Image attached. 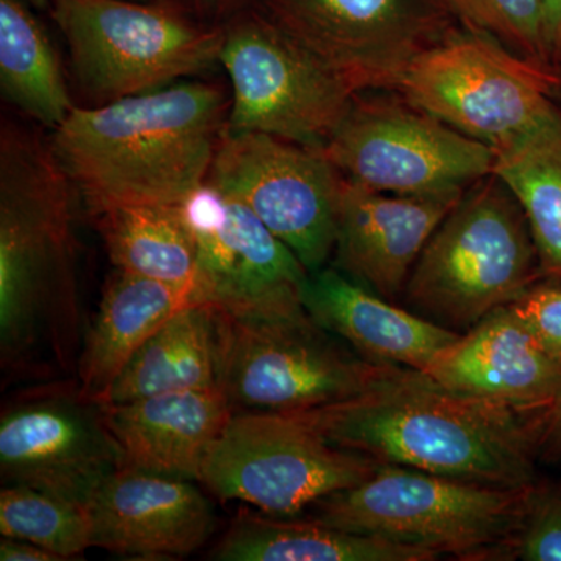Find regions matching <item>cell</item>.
<instances>
[{
    "mask_svg": "<svg viewBox=\"0 0 561 561\" xmlns=\"http://www.w3.org/2000/svg\"><path fill=\"white\" fill-rule=\"evenodd\" d=\"M219 62L231 83L232 131L323 150L359 94L264 14L225 28Z\"/></svg>",
    "mask_w": 561,
    "mask_h": 561,
    "instance_id": "11",
    "label": "cell"
},
{
    "mask_svg": "<svg viewBox=\"0 0 561 561\" xmlns=\"http://www.w3.org/2000/svg\"><path fill=\"white\" fill-rule=\"evenodd\" d=\"M124 467L201 481L206 454L234 409L220 387L102 404Z\"/></svg>",
    "mask_w": 561,
    "mask_h": 561,
    "instance_id": "20",
    "label": "cell"
},
{
    "mask_svg": "<svg viewBox=\"0 0 561 561\" xmlns=\"http://www.w3.org/2000/svg\"><path fill=\"white\" fill-rule=\"evenodd\" d=\"M25 2L38 10H49L50 7V0H25Z\"/></svg>",
    "mask_w": 561,
    "mask_h": 561,
    "instance_id": "35",
    "label": "cell"
},
{
    "mask_svg": "<svg viewBox=\"0 0 561 561\" xmlns=\"http://www.w3.org/2000/svg\"><path fill=\"white\" fill-rule=\"evenodd\" d=\"M323 153L345 179L405 197H453L493 173L496 154L397 91H362Z\"/></svg>",
    "mask_w": 561,
    "mask_h": 561,
    "instance_id": "9",
    "label": "cell"
},
{
    "mask_svg": "<svg viewBox=\"0 0 561 561\" xmlns=\"http://www.w3.org/2000/svg\"><path fill=\"white\" fill-rule=\"evenodd\" d=\"M545 10L546 36L557 65H561V0H541Z\"/></svg>",
    "mask_w": 561,
    "mask_h": 561,
    "instance_id": "33",
    "label": "cell"
},
{
    "mask_svg": "<svg viewBox=\"0 0 561 561\" xmlns=\"http://www.w3.org/2000/svg\"><path fill=\"white\" fill-rule=\"evenodd\" d=\"M72 181L50 144L3 127L0 140V339L3 356L32 342L70 286ZM70 290V289H69ZM69 298V297H68Z\"/></svg>",
    "mask_w": 561,
    "mask_h": 561,
    "instance_id": "5",
    "label": "cell"
},
{
    "mask_svg": "<svg viewBox=\"0 0 561 561\" xmlns=\"http://www.w3.org/2000/svg\"><path fill=\"white\" fill-rule=\"evenodd\" d=\"M0 534L35 542L65 560L92 548L87 505L25 485L0 491Z\"/></svg>",
    "mask_w": 561,
    "mask_h": 561,
    "instance_id": "27",
    "label": "cell"
},
{
    "mask_svg": "<svg viewBox=\"0 0 561 561\" xmlns=\"http://www.w3.org/2000/svg\"><path fill=\"white\" fill-rule=\"evenodd\" d=\"M540 278L522 203L491 173L461 195L431 236L402 301L423 319L463 334Z\"/></svg>",
    "mask_w": 561,
    "mask_h": 561,
    "instance_id": "4",
    "label": "cell"
},
{
    "mask_svg": "<svg viewBox=\"0 0 561 561\" xmlns=\"http://www.w3.org/2000/svg\"><path fill=\"white\" fill-rule=\"evenodd\" d=\"M81 90L102 105L198 76L219 62L224 31L172 7L135 0H50Z\"/></svg>",
    "mask_w": 561,
    "mask_h": 561,
    "instance_id": "6",
    "label": "cell"
},
{
    "mask_svg": "<svg viewBox=\"0 0 561 561\" xmlns=\"http://www.w3.org/2000/svg\"><path fill=\"white\" fill-rule=\"evenodd\" d=\"M460 197L386 194L343 176L335 268L386 300H402L421 251Z\"/></svg>",
    "mask_w": 561,
    "mask_h": 561,
    "instance_id": "17",
    "label": "cell"
},
{
    "mask_svg": "<svg viewBox=\"0 0 561 561\" xmlns=\"http://www.w3.org/2000/svg\"><path fill=\"white\" fill-rule=\"evenodd\" d=\"M540 457L549 461H561V393L546 420Z\"/></svg>",
    "mask_w": 561,
    "mask_h": 561,
    "instance_id": "32",
    "label": "cell"
},
{
    "mask_svg": "<svg viewBox=\"0 0 561 561\" xmlns=\"http://www.w3.org/2000/svg\"><path fill=\"white\" fill-rule=\"evenodd\" d=\"M515 559L561 561V483L540 481L530 486L515 546Z\"/></svg>",
    "mask_w": 561,
    "mask_h": 561,
    "instance_id": "29",
    "label": "cell"
},
{
    "mask_svg": "<svg viewBox=\"0 0 561 561\" xmlns=\"http://www.w3.org/2000/svg\"><path fill=\"white\" fill-rule=\"evenodd\" d=\"M511 306L535 342L561 364V279L542 276Z\"/></svg>",
    "mask_w": 561,
    "mask_h": 561,
    "instance_id": "30",
    "label": "cell"
},
{
    "mask_svg": "<svg viewBox=\"0 0 561 561\" xmlns=\"http://www.w3.org/2000/svg\"><path fill=\"white\" fill-rule=\"evenodd\" d=\"M232 0H197L198 7L203 11H220L221 9H227Z\"/></svg>",
    "mask_w": 561,
    "mask_h": 561,
    "instance_id": "34",
    "label": "cell"
},
{
    "mask_svg": "<svg viewBox=\"0 0 561 561\" xmlns=\"http://www.w3.org/2000/svg\"><path fill=\"white\" fill-rule=\"evenodd\" d=\"M92 548L131 559H181L214 530L209 501L192 481L121 468L87 505Z\"/></svg>",
    "mask_w": 561,
    "mask_h": 561,
    "instance_id": "16",
    "label": "cell"
},
{
    "mask_svg": "<svg viewBox=\"0 0 561 561\" xmlns=\"http://www.w3.org/2000/svg\"><path fill=\"white\" fill-rule=\"evenodd\" d=\"M468 31L496 41L526 60L559 69L546 36L541 0H448Z\"/></svg>",
    "mask_w": 561,
    "mask_h": 561,
    "instance_id": "28",
    "label": "cell"
},
{
    "mask_svg": "<svg viewBox=\"0 0 561 561\" xmlns=\"http://www.w3.org/2000/svg\"><path fill=\"white\" fill-rule=\"evenodd\" d=\"M493 173L522 203L541 275L561 279V99L531 130L494 150Z\"/></svg>",
    "mask_w": 561,
    "mask_h": 561,
    "instance_id": "24",
    "label": "cell"
},
{
    "mask_svg": "<svg viewBox=\"0 0 561 561\" xmlns=\"http://www.w3.org/2000/svg\"><path fill=\"white\" fill-rule=\"evenodd\" d=\"M227 98L202 81L73 108L50 147L92 216L119 206H179L208 180Z\"/></svg>",
    "mask_w": 561,
    "mask_h": 561,
    "instance_id": "2",
    "label": "cell"
},
{
    "mask_svg": "<svg viewBox=\"0 0 561 561\" xmlns=\"http://www.w3.org/2000/svg\"><path fill=\"white\" fill-rule=\"evenodd\" d=\"M421 373L461 397L523 411H551L561 393L560 362L535 342L511 305L483 317Z\"/></svg>",
    "mask_w": 561,
    "mask_h": 561,
    "instance_id": "18",
    "label": "cell"
},
{
    "mask_svg": "<svg viewBox=\"0 0 561 561\" xmlns=\"http://www.w3.org/2000/svg\"><path fill=\"white\" fill-rule=\"evenodd\" d=\"M179 208L197 241V302L241 319L306 312L308 268L243 203L206 181Z\"/></svg>",
    "mask_w": 561,
    "mask_h": 561,
    "instance_id": "14",
    "label": "cell"
},
{
    "mask_svg": "<svg viewBox=\"0 0 561 561\" xmlns=\"http://www.w3.org/2000/svg\"><path fill=\"white\" fill-rule=\"evenodd\" d=\"M0 90L51 130L76 108L54 44L25 0H0Z\"/></svg>",
    "mask_w": 561,
    "mask_h": 561,
    "instance_id": "25",
    "label": "cell"
},
{
    "mask_svg": "<svg viewBox=\"0 0 561 561\" xmlns=\"http://www.w3.org/2000/svg\"><path fill=\"white\" fill-rule=\"evenodd\" d=\"M393 91L497 150L548 116L560 98L561 73L461 27L421 54Z\"/></svg>",
    "mask_w": 561,
    "mask_h": 561,
    "instance_id": "8",
    "label": "cell"
},
{
    "mask_svg": "<svg viewBox=\"0 0 561 561\" xmlns=\"http://www.w3.org/2000/svg\"><path fill=\"white\" fill-rule=\"evenodd\" d=\"M206 181L243 203L309 273L330 261L343 175L323 150L225 128Z\"/></svg>",
    "mask_w": 561,
    "mask_h": 561,
    "instance_id": "13",
    "label": "cell"
},
{
    "mask_svg": "<svg viewBox=\"0 0 561 561\" xmlns=\"http://www.w3.org/2000/svg\"><path fill=\"white\" fill-rule=\"evenodd\" d=\"M216 312L219 387L234 411H311L360 397L394 368L362 359L308 312L278 319Z\"/></svg>",
    "mask_w": 561,
    "mask_h": 561,
    "instance_id": "7",
    "label": "cell"
},
{
    "mask_svg": "<svg viewBox=\"0 0 561 561\" xmlns=\"http://www.w3.org/2000/svg\"><path fill=\"white\" fill-rule=\"evenodd\" d=\"M94 217L117 271L195 286L197 241L179 206H119Z\"/></svg>",
    "mask_w": 561,
    "mask_h": 561,
    "instance_id": "26",
    "label": "cell"
},
{
    "mask_svg": "<svg viewBox=\"0 0 561 561\" xmlns=\"http://www.w3.org/2000/svg\"><path fill=\"white\" fill-rule=\"evenodd\" d=\"M294 413L332 445L378 463L524 489L538 481L549 411L461 397L394 367L360 397Z\"/></svg>",
    "mask_w": 561,
    "mask_h": 561,
    "instance_id": "1",
    "label": "cell"
},
{
    "mask_svg": "<svg viewBox=\"0 0 561 561\" xmlns=\"http://www.w3.org/2000/svg\"><path fill=\"white\" fill-rule=\"evenodd\" d=\"M531 485L501 489L379 463L364 482L309 508L312 519L334 529L412 546L437 559L515 560Z\"/></svg>",
    "mask_w": 561,
    "mask_h": 561,
    "instance_id": "3",
    "label": "cell"
},
{
    "mask_svg": "<svg viewBox=\"0 0 561 561\" xmlns=\"http://www.w3.org/2000/svg\"><path fill=\"white\" fill-rule=\"evenodd\" d=\"M210 387H219L217 312L205 302H192L133 354L101 404Z\"/></svg>",
    "mask_w": 561,
    "mask_h": 561,
    "instance_id": "22",
    "label": "cell"
},
{
    "mask_svg": "<svg viewBox=\"0 0 561 561\" xmlns=\"http://www.w3.org/2000/svg\"><path fill=\"white\" fill-rule=\"evenodd\" d=\"M378 461L339 448L297 413H232L202 465L201 483L224 501L297 515L370 478Z\"/></svg>",
    "mask_w": 561,
    "mask_h": 561,
    "instance_id": "10",
    "label": "cell"
},
{
    "mask_svg": "<svg viewBox=\"0 0 561 561\" xmlns=\"http://www.w3.org/2000/svg\"><path fill=\"white\" fill-rule=\"evenodd\" d=\"M192 302H197L195 286L116 271L103 290L81 354L80 393L103 402L133 354Z\"/></svg>",
    "mask_w": 561,
    "mask_h": 561,
    "instance_id": "21",
    "label": "cell"
},
{
    "mask_svg": "<svg viewBox=\"0 0 561 561\" xmlns=\"http://www.w3.org/2000/svg\"><path fill=\"white\" fill-rule=\"evenodd\" d=\"M302 305L323 330L381 367L426 370L460 335L365 289L335 267L309 273Z\"/></svg>",
    "mask_w": 561,
    "mask_h": 561,
    "instance_id": "19",
    "label": "cell"
},
{
    "mask_svg": "<svg viewBox=\"0 0 561 561\" xmlns=\"http://www.w3.org/2000/svg\"><path fill=\"white\" fill-rule=\"evenodd\" d=\"M0 560L2 561H61L58 553L41 548L35 542L3 537L0 541Z\"/></svg>",
    "mask_w": 561,
    "mask_h": 561,
    "instance_id": "31",
    "label": "cell"
},
{
    "mask_svg": "<svg viewBox=\"0 0 561 561\" xmlns=\"http://www.w3.org/2000/svg\"><path fill=\"white\" fill-rule=\"evenodd\" d=\"M124 468L101 402L83 394H44L3 412L0 472L7 485H25L76 504H90Z\"/></svg>",
    "mask_w": 561,
    "mask_h": 561,
    "instance_id": "15",
    "label": "cell"
},
{
    "mask_svg": "<svg viewBox=\"0 0 561 561\" xmlns=\"http://www.w3.org/2000/svg\"><path fill=\"white\" fill-rule=\"evenodd\" d=\"M264 16L357 92L397 88L421 54L463 27L448 0H261Z\"/></svg>",
    "mask_w": 561,
    "mask_h": 561,
    "instance_id": "12",
    "label": "cell"
},
{
    "mask_svg": "<svg viewBox=\"0 0 561 561\" xmlns=\"http://www.w3.org/2000/svg\"><path fill=\"white\" fill-rule=\"evenodd\" d=\"M217 561H432L412 546L350 534L316 522L241 513L209 553Z\"/></svg>",
    "mask_w": 561,
    "mask_h": 561,
    "instance_id": "23",
    "label": "cell"
}]
</instances>
